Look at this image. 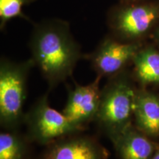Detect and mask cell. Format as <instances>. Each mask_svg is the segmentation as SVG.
Segmentation results:
<instances>
[{"mask_svg":"<svg viewBox=\"0 0 159 159\" xmlns=\"http://www.w3.org/2000/svg\"><path fill=\"white\" fill-rule=\"evenodd\" d=\"M31 49L32 60L50 88L71 76L80 56L68 27L61 23L38 27L32 37Z\"/></svg>","mask_w":159,"mask_h":159,"instance_id":"6da1fadb","label":"cell"},{"mask_svg":"<svg viewBox=\"0 0 159 159\" xmlns=\"http://www.w3.org/2000/svg\"><path fill=\"white\" fill-rule=\"evenodd\" d=\"M136 91L124 71L111 77L101 90L95 120L111 142L132 125Z\"/></svg>","mask_w":159,"mask_h":159,"instance_id":"7a4b0ae2","label":"cell"},{"mask_svg":"<svg viewBox=\"0 0 159 159\" xmlns=\"http://www.w3.org/2000/svg\"><path fill=\"white\" fill-rule=\"evenodd\" d=\"M33 60L16 63L2 60L0 65V122L2 127L14 130L25 122L23 107L27 82Z\"/></svg>","mask_w":159,"mask_h":159,"instance_id":"3957f363","label":"cell"},{"mask_svg":"<svg viewBox=\"0 0 159 159\" xmlns=\"http://www.w3.org/2000/svg\"><path fill=\"white\" fill-rule=\"evenodd\" d=\"M27 138L41 145H49L63 137L84 130L71 122L64 114L53 109L48 102V94L41 97L25 114Z\"/></svg>","mask_w":159,"mask_h":159,"instance_id":"277c9868","label":"cell"},{"mask_svg":"<svg viewBox=\"0 0 159 159\" xmlns=\"http://www.w3.org/2000/svg\"><path fill=\"white\" fill-rule=\"evenodd\" d=\"M100 79L101 77L97 75L96 79L88 85L75 83L74 88L69 91L63 114L71 122L84 126L91 120H95L100 101Z\"/></svg>","mask_w":159,"mask_h":159,"instance_id":"5b68a950","label":"cell"},{"mask_svg":"<svg viewBox=\"0 0 159 159\" xmlns=\"http://www.w3.org/2000/svg\"><path fill=\"white\" fill-rule=\"evenodd\" d=\"M71 136L47 145L41 159H108V151L95 139Z\"/></svg>","mask_w":159,"mask_h":159,"instance_id":"8992f818","label":"cell"},{"mask_svg":"<svg viewBox=\"0 0 159 159\" xmlns=\"http://www.w3.org/2000/svg\"><path fill=\"white\" fill-rule=\"evenodd\" d=\"M138 51V45L135 43L105 40L92 55L91 62L97 75L112 77L123 71L125 65Z\"/></svg>","mask_w":159,"mask_h":159,"instance_id":"52a82bcc","label":"cell"},{"mask_svg":"<svg viewBox=\"0 0 159 159\" xmlns=\"http://www.w3.org/2000/svg\"><path fill=\"white\" fill-rule=\"evenodd\" d=\"M156 7L137 6L129 7L117 15L114 23V30L122 36L136 39L150 30L158 16Z\"/></svg>","mask_w":159,"mask_h":159,"instance_id":"ba28073f","label":"cell"},{"mask_svg":"<svg viewBox=\"0 0 159 159\" xmlns=\"http://www.w3.org/2000/svg\"><path fill=\"white\" fill-rule=\"evenodd\" d=\"M136 127L148 136L159 135V95L144 89L136 90L134 101Z\"/></svg>","mask_w":159,"mask_h":159,"instance_id":"9c48e42d","label":"cell"},{"mask_svg":"<svg viewBox=\"0 0 159 159\" xmlns=\"http://www.w3.org/2000/svg\"><path fill=\"white\" fill-rule=\"evenodd\" d=\"M112 143L120 159H151L158 147L133 125Z\"/></svg>","mask_w":159,"mask_h":159,"instance_id":"30bf717a","label":"cell"},{"mask_svg":"<svg viewBox=\"0 0 159 159\" xmlns=\"http://www.w3.org/2000/svg\"><path fill=\"white\" fill-rule=\"evenodd\" d=\"M135 75L143 85L159 84V52L152 47L139 50L132 60Z\"/></svg>","mask_w":159,"mask_h":159,"instance_id":"8fae6325","label":"cell"},{"mask_svg":"<svg viewBox=\"0 0 159 159\" xmlns=\"http://www.w3.org/2000/svg\"><path fill=\"white\" fill-rule=\"evenodd\" d=\"M27 146L24 139L14 130L0 134V159H25Z\"/></svg>","mask_w":159,"mask_h":159,"instance_id":"7c38bea8","label":"cell"},{"mask_svg":"<svg viewBox=\"0 0 159 159\" xmlns=\"http://www.w3.org/2000/svg\"><path fill=\"white\" fill-rule=\"evenodd\" d=\"M25 0H0V16L3 21L21 14V7Z\"/></svg>","mask_w":159,"mask_h":159,"instance_id":"4fadbf2b","label":"cell"},{"mask_svg":"<svg viewBox=\"0 0 159 159\" xmlns=\"http://www.w3.org/2000/svg\"><path fill=\"white\" fill-rule=\"evenodd\" d=\"M151 159H159V144H158V147L156 149V152H154L153 156H152Z\"/></svg>","mask_w":159,"mask_h":159,"instance_id":"5bb4252c","label":"cell"},{"mask_svg":"<svg viewBox=\"0 0 159 159\" xmlns=\"http://www.w3.org/2000/svg\"><path fill=\"white\" fill-rule=\"evenodd\" d=\"M158 39H159V30H158Z\"/></svg>","mask_w":159,"mask_h":159,"instance_id":"9a60e30c","label":"cell"}]
</instances>
